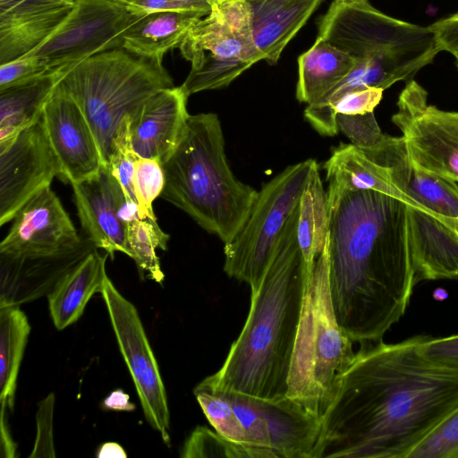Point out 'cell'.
<instances>
[{
    "label": "cell",
    "mask_w": 458,
    "mask_h": 458,
    "mask_svg": "<svg viewBox=\"0 0 458 458\" xmlns=\"http://www.w3.org/2000/svg\"><path fill=\"white\" fill-rule=\"evenodd\" d=\"M428 335L365 344L340 376L312 458H407L458 405V368L424 356Z\"/></svg>",
    "instance_id": "cell-1"
},
{
    "label": "cell",
    "mask_w": 458,
    "mask_h": 458,
    "mask_svg": "<svg viewBox=\"0 0 458 458\" xmlns=\"http://www.w3.org/2000/svg\"><path fill=\"white\" fill-rule=\"evenodd\" d=\"M329 284L338 323L353 342L382 340L417 284L402 199L328 182Z\"/></svg>",
    "instance_id": "cell-2"
},
{
    "label": "cell",
    "mask_w": 458,
    "mask_h": 458,
    "mask_svg": "<svg viewBox=\"0 0 458 458\" xmlns=\"http://www.w3.org/2000/svg\"><path fill=\"white\" fill-rule=\"evenodd\" d=\"M300 204V203H299ZM299 206L286 221L250 311L221 368L200 383L266 399L286 396L310 273L297 236Z\"/></svg>",
    "instance_id": "cell-3"
},
{
    "label": "cell",
    "mask_w": 458,
    "mask_h": 458,
    "mask_svg": "<svg viewBox=\"0 0 458 458\" xmlns=\"http://www.w3.org/2000/svg\"><path fill=\"white\" fill-rule=\"evenodd\" d=\"M162 165L165 182L160 198L229 242L245 223L258 191L233 175L217 114H190L176 148Z\"/></svg>",
    "instance_id": "cell-4"
},
{
    "label": "cell",
    "mask_w": 458,
    "mask_h": 458,
    "mask_svg": "<svg viewBox=\"0 0 458 458\" xmlns=\"http://www.w3.org/2000/svg\"><path fill=\"white\" fill-rule=\"evenodd\" d=\"M318 36L356 61L334 89L336 96L408 81L441 52L429 26L393 18L368 1H333L319 21Z\"/></svg>",
    "instance_id": "cell-5"
},
{
    "label": "cell",
    "mask_w": 458,
    "mask_h": 458,
    "mask_svg": "<svg viewBox=\"0 0 458 458\" xmlns=\"http://www.w3.org/2000/svg\"><path fill=\"white\" fill-rule=\"evenodd\" d=\"M389 170L404 194L416 282L458 277V238L451 222L458 218V183L417 168L401 137L384 136L361 150Z\"/></svg>",
    "instance_id": "cell-6"
},
{
    "label": "cell",
    "mask_w": 458,
    "mask_h": 458,
    "mask_svg": "<svg viewBox=\"0 0 458 458\" xmlns=\"http://www.w3.org/2000/svg\"><path fill=\"white\" fill-rule=\"evenodd\" d=\"M174 86L163 63L120 47L66 67L56 88L83 113L106 165L124 117L157 91Z\"/></svg>",
    "instance_id": "cell-7"
},
{
    "label": "cell",
    "mask_w": 458,
    "mask_h": 458,
    "mask_svg": "<svg viewBox=\"0 0 458 458\" xmlns=\"http://www.w3.org/2000/svg\"><path fill=\"white\" fill-rule=\"evenodd\" d=\"M352 343L338 323L332 303L327 233L305 286L286 396L321 420L340 376L355 356Z\"/></svg>",
    "instance_id": "cell-8"
},
{
    "label": "cell",
    "mask_w": 458,
    "mask_h": 458,
    "mask_svg": "<svg viewBox=\"0 0 458 458\" xmlns=\"http://www.w3.org/2000/svg\"><path fill=\"white\" fill-rule=\"evenodd\" d=\"M200 384L193 394L222 437L270 450L277 458H312L321 420L300 403L287 396L266 399Z\"/></svg>",
    "instance_id": "cell-9"
},
{
    "label": "cell",
    "mask_w": 458,
    "mask_h": 458,
    "mask_svg": "<svg viewBox=\"0 0 458 458\" xmlns=\"http://www.w3.org/2000/svg\"><path fill=\"white\" fill-rule=\"evenodd\" d=\"M191 67L182 87L188 96L228 86L262 60L252 37L251 4L221 0L188 31L180 46Z\"/></svg>",
    "instance_id": "cell-10"
},
{
    "label": "cell",
    "mask_w": 458,
    "mask_h": 458,
    "mask_svg": "<svg viewBox=\"0 0 458 458\" xmlns=\"http://www.w3.org/2000/svg\"><path fill=\"white\" fill-rule=\"evenodd\" d=\"M314 159L287 166L258 191L250 214L224 247V271L258 289L273 257L280 233L297 208L314 167Z\"/></svg>",
    "instance_id": "cell-11"
},
{
    "label": "cell",
    "mask_w": 458,
    "mask_h": 458,
    "mask_svg": "<svg viewBox=\"0 0 458 458\" xmlns=\"http://www.w3.org/2000/svg\"><path fill=\"white\" fill-rule=\"evenodd\" d=\"M393 123L402 132L410 161L419 169L458 183V112L428 102V92L413 79L397 100Z\"/></svg>",
    "instance_id": "cell-12"
},
{
    "label": "cell",
    "mask_w": 458,
    "mask_h": 458,
    "mask_svg": "<svg viewBox=\"0 0 458 458\" xmlns=\"http://www.w3.org/2000/svg\"><path fill=\"white\" fill-rule=\"evenodd\" d=\"M140 18L117 0H77L55 32L28 55L62 69L123 47L126 32Z\"/></svg>",
    "instance_id": "cell-13"
},
{
    "label": "cell",
    "mask_w": 458,
    "mask_h": 458,
    "mask_svg": "<svg viewBox=\"0 0 458 458\" xmlns=\"http://www.w3.org/2000/svg\"><path fill=\"white\" fill-rule=\"evenodd\" d=\"M117 344L146 420L170 443V412L158 364L136 307L106 277L101 292Z\"/></svg>",
    "instance_id": "cell-14"
},
{
    "label": "cell",
    "mask_w": 458,
    "mask_h": 458,
    "mask_svg": "<svg viewBox=\"0 0 458 458\" xmlns=\"http://www.w3.org/2000/svg\"><path fill=\"white\" fill-rule=\"evenodd\" d=\"M61 170L40 120L0 148V225L12 221Z\"/></svg>",
    "instance_id": "cell-15"
},
{
    "label": "cell",
    "mask_w": 458,
    "mask_h": 458,
    "mask_svg": "<svg viewBox=\"0 0 458 458\" xmlns=\"http://www.w3.org/2000/svg\"><path fill=\"white\" fill-rule=\"evenodd\" d=\"M72 187L85 237L111 259L116 251L129 256L126 226L140 217L137 203L104 165L97 175Z\"/></svg>",
    "instance_id": "cell-16"
},
{
    "label": "cell",
    "mask_w": 458,
    "mask_h": 458,
    "mask_svg": "<svg viewBox=\"0 0 458 458\" xmlns=\"http://www.w3.org/2000/svg\"><path fill=\"white\" fill-rule=\"evenodd\" d=\"M0 254L38 257L60 253L78 245L80 235L57 195L47 187L15 215Z\"/></svg>",
    "instance_id": "cell-17"
},
{
    "label": "cell",
    "mask_w": 458,
    "mask_h": 458,
    "mask_svg": "<svg viewBox=\"0 0 458 458\" xmlns=\"http://www.w3.org/2000/svg\"><path fill=\"white\" fill-rule=\"evenodd\" d=\"M40 122L58 161L61 176L71 185L97 175L103 165L93 131L77 104L56 86Z\"/></svg>",
    "instance_id": "cell-18"
},
{
    "label": "cell",
    "mask_w": 458,
    "mask_h": 458,
    "mask_svg": "<svg viewBox=\"0 0 458 458\" xmlns=\"http://www.w3.org/2000/svg\"><path fill=\"white\" fill-rule=\"evenodd\" d=\"M188 94L181 86L161 89L129 114V131L140 157L164 164L176 148L189 113Z\"/></svg>",
    "instance_id": "cell-19"
},
{
    "label": "cell",
    "mask_w": 458,
    "mask_h": 458,
    "mask_svg": "<svg viewBox=\"0 0 458 458\" xmlns=\"http://www.w3.org/2000/svg\"><path fill=\"white\" fill-rule=\"evenodd\" d=\"M94 249L93 243L83 237L75 247L54 255L12 257L0 254V306H20L47 295Z\"/></svg>",
    "instance_id": "cell-20"
},
{
    "label": "cell",
    "mask_w": 458,
    "mask_h": 458,
    "mask_svg": "<svg viewBox=\"0 0 458 458\" xmlns=\"http://www.w3.org/2000/svg\"><path fill=\"white\" fill-rule=\"evenodd\" d=\"M77 0H0V64L24 56L62 24Z\"/></svg>",
    "instance_id": "cell-21"
},
{
    "label": "cell",
    "mask_w": 458,
    "mask_h": 458,
    "mask_svg": "<svg viewBox=\"0 0 458 458\" xmlns=\"http://www.w3.org/2000/svg\"><path fill=\"white\" fill-rule=\"evenodd\" d=\"M322 0H257L251 4L252 37L262 60L275 64Z\"/></svg>",
    "instance_id": "cell-22"
},
{
    "label": "cell",
    "mask_w": 458,
    "mask_h": 458,
    "mask_svg": "<svg viewBox=\"0 0 458 458\" xmlns=\"http://www.w3.org/2000/svg\"><path fill=\"white\" fill-rule=\"evenodd\" d=\"M107 256L100 255L98 249H94L47 295L50 315L58 330L75 323L81 317L89 299L96 293H101L107 276Z\"/></svg>",
    "instance_id": "cell-23"
},
{
    "label": "cell",
    "mask_w": 458,
    "mask_h": 458,
    "mask_svg": "<svg viewBox=\"0 0 458 458\" xmlns=\"http://www.w3.org/2000/svg\"><path fill=\"white\" fill-rule=\"evenodd\" d=\"M65 68L0 90V148L40 120Z\"/></svg>",
    "instance_id": "cell-24"
},
{
    "label": "cell",
    "mask_w": 458,
    "mask_h": 458,
    "mask_svg": "<svg viewBox=\"0 0 458 458\" xmlns=\"http://www.w3.org/2000/svg\"><path fill=\"white\" fill-rule=\"evenodd\" d=\"M203 16L193 13L162 12L141 16L126 32L123 48L163 63L165 54L180 47L190 29Z\"/></svg>",
    "instance_id": "cell-25"
},
{
    "label": "cell",
    "mask_w": 458,
    "mask_h": 458,
    "mask_svg": "<svg viewBox=\"0 0 458 458\" xmlns=\"http://www.w3.org/2000/svg\"><path fill=\"white\" fill-rule=\"evenodd\" d=\"M355 64L348 54L318 36L298 58L296 98L308 105L314 103L340 83Z\"/></svg>",
    "instance_id": "cell-26"
},
{
    "label": "cell",
    "mask_w": 458,
    "mask_h": 458,
    "mask_svg": "<svg viewBox=\"0 0 458 458\" xmlns=\"http://www.w3.org/2000/svg\"><path fill=\"white\" fill-rule=\"evenodd\" d=\"M327 180L351 191H375L404 200L389 170L369 159L353 144L341 143L324 164Z\"/></svg>",
    "instance_id": "cell-27"
},
{
    "label": "cell",
    "mask_w": 458,
    "mask_h": 458,
    "mask_svg": "<svg viewBox=\"0 0 458 458\" xmlns=\"http://www.w3.org/2000/svg\"><path fill=\"white\" fill-rule=\"evenodd\" d=\"M30 332L19 305L0 306V403L13 411L17 377Z\"/></svg>",
    "instance_id": "cell-28"
},
{
    "label": "cell",
    "mask_w": 458,
    "mask_h": 458,
    "mask_svg": "<svg viewBox=\"0 0 458 458\" xmlns=\"http://www.w3.org/2000/svg\"><path fill=\"white\" fill-rule=\"evenodd\" d=\"M327 233V193L317 165L300 199L297 227L299 244L310 275L316 258L324 249Z\"/></svg>",
    "instance_id": "cell-29"
},
{
    "label": "cell",
    "mask_w": 458,
    "mask_h": 458,
    "mask_svg": "<svg viewBox=\"0 0 458 458\" xmlns=\"http://www.w3.org/2000/svg\"><path fill=\"white\" fill-rule=\"evenodd\" d=\"M170 236L158 225L156 216L139 217L126 226V242L131 258L142 276L161 284L162 272L157 250H165Z\"/></svg>",
    "instance_id": "cell-30"
},
{
    "label": "cell",
    "mask_w": 458,
    "mask_h": 458,
    "mask_svg": "<svg viewBox=\"0 0 458 458\" xmlns=\"http://www.w3.org/2000/svg\"><path fill=\"white\" fill-rule=\"evenodd\" d=\"M182 458L227 457V458H277L270 450L232 442L216 431L202 426L197 427L185 441Z\"/></svg>",
    "instance_id": "cell-31"
},
{
    "label": "cell",
    "mask_w": 458,
    "mask_h": 458,
    "mask_svg": "<svg viewBox=\"0 0 458 458\" xmlns=\"http://www.w3.org/2000/svg\"><path fill=\"white\" fill-rule=\"evenodd\" d=\"M165 172L156 159L139 157L133 173V190L140 217L155 216L152 204L165 187Z\"/></svg>",
    "instance_id": "cell-32"
},
{
    "label": "cell",
    "mask_w": 458,
    "mask_h": 458,
    "mask_svg": "<svg viewBox=\"0 0 458 458\" xmlns=\"http://www.w3.org/2000/svg\"><path fill=\"white\" fill-rule=\"evenodd\" d=\"M407 458H458V405L413 448Z\"/></svg>",
    "instance_id": "cell-33"
},
{
    "label": "cell",
    "mask_w": 458,
    "mask_h": 458,
    "mask_svg": "<svg viewBox=\"0 0 458 458\" xmlns=\"http://www.w3.org/2000/svg\"><path fill=\"white\" fill-rule=\"evenodd\" d=\"M139 157L131 145L129 131V114H127L123 120L114 140L109 160L104 166L118 181L126 196L135 202L133 173L135 162Z\"/></svg>",
    "instance_id": "cell-34"
},
{
    "label": "cell",
    "mask_w": 458,
    "mask_h": 458,
    "mask_svg": "<svg viewBox=\"0 0 458 458\" xmlns=\"http://www.w3.org/2000/svg\"><path fill=\"white\" fill-rule=\"evenodd\" d=\"M338 131H342L360 150L377 146L384 138L374 112L364 114H343L335 116Z\"/></svg>",
    "instance_id": "cell-35"
},
{
    "label": "cell",
    "mask_w": 458,
    "mask_h": 458,
    "mask_svg": "<svg viewBox=\"0 0 458 458\" xmlns=\"http://www.w3.org/2000/svg\"><path fill=\"white\" fill-rule=\"evenodd\" d=\"M60 70V69H58ZM57 70L30 55L0 64V90L35 80Z\"/></svg>",
    "instance_id": "cell-36"
},
{
    "label": "cell",
    "mask_w": 458,
    "mask_h": 458,
    "mask_svg": "<svg viewBox=\"0 0 458 458\" xmlns=\"http://www.w3.org/2000/svg\"><path fill=\"white\" fill-rule=\"evenodd\" d=\"M125 5L139 17L162 12L193 13L205 17L211 11L207 0H131Z\"/></svg>",
    "instance_id": "cell-37"
},
{
    "label": "cell",
    "mask_w": 458,
    "mask_h": 458,
    "mask_svg": "<svg viewBox=\"0 0 458 458\" xmlns=\"http://www.w3.org/2000/svg\"><path fill=\"white\" fill-rule=\"evenodd\" d=\"M55 394L50 393L38 406L37 434L30 458L55 457L53 437Z\"/></svg>",
    "instance_id": "cell-38"
},
{
    "label": "cell",
    "mask_w": 458,
    "mask_h": 458,
    "mask_svg": "<svg viewBox=\"0 0 458 458\" xmlns=\"http://www.w3.org/2000/svg\"><path fill=\"white\" fill-rule=\"evenodd\" d=\"M383 89L366 88L349 91L344 94L334 104L332 110L335 116L343 114H364L374 112L383 96Z\"/></svg>",
    "instance_id": "cell-39"
},
{
    "label": "cell",
    "mask_w": 458,
    "mask_h": 458,
    "mask_svg": "<svg viewBox=\"0 0 458 458\" xmlns=\"http://www.w3.org/2000/svg\"><path fill=\"white\" fill-rule=\"evenodd\" d=\"M420 351L436 361L458 368V334L439 338L428 336Z\"/></svg>",
    "instance_id": "cell-40"
},
{
    "label": "cell",
    "mask_w": 458,
    "mask_h": 458,
    "mask_svg": "<svg viewBox=\"0 0 458 458\" xmlns=\"http://www.w3.org/2000/svg\"><path fill=\"white\" fill-rule=\"evenodd\" d=\"M436 35L441 51L458 54V12L429 25Z\"/></svg>",
    "instance_id": "cell-41"
},
{
    "label": "cell",
    "mask_w": 458,
    "mask_h": 458,
    "mask_svg": "<svg viewBox=\"0 0 458 458\" xmlns=\"http://www.w3.org/2000/svg\"><path fill=\"white\" fill-rule=\"evenodd\" d=\"M7 410L1 408L0 419V456L2 458L15 457L16 444L10 434L7 424Z\"/></svg>",
    "instance_id": "cell-42"
},
{
    "label": "cell",
    "mask_w": 458,
    "mask_h": 458,
    "mask_svg": "<svg viewBox=\"0 0 458 458\" xmlns=\"http://www.w3.org/2000/svg\"><path fill=\"white\" fill-rule=\"evenodd\" d=\"M102 407L117 411H132L135 404L130 402V396L123 389H116L105 398Z\"/></svg>",
    "instance_id": "cell-43"
},
{
    "label": "cell",
    "mask_w": 458,
    "mask_h": 458,
    "mask_svg": "<svg viewBox=\"0 0 458 458\" xmlns=\"http://www.w3.org/2000/svg\"><path fill=\"white\" fill-rule=\"evenodd\" d=\"M97 456L98 458H125L124 449L115 442L104 443L99 446Z\"/></svg>",
    "instance_id": "cell-44"
},
{
    "label": "cell",
    "mask_w": 458,
    "mask_h": 458,
    "mask_svg": "<svg viewBox=\"0 0 458 458\" xmlns=\"http://www.w3.org/2000/svg\"><path fill=\"white\" fill-rule=\"evenodd\" d=\"M450 228L458 238V218L451 222Z\"/></svg>",
    "instance_id": "cell-45"
},
{
    "label": "cell",
    "mask_w": 458,
    "mask_h": 458,
    "mask_svg": "<svg viewBox=\"0 0 458 458\" xmlns=\"http://www.w3.org/2000/svg\"><path fill=\"white\" fill-rule=\"evenodd\" d=\"M336 2H360V1H368V0H333Z\"/></svg>",
    "instance_id": "cell-46"
},
{
    "label": "cell",
    "mask_w": 458,
    "mask_h": 458,
    "mask_svg": "<svg viewBox=\"0 0 458 458\" xmlns=\"http://www.w3.org/2000/svg\"><path fill=\"white\" fill-rule=\"evenodd\" d=\"M210 4H212L215 2L221 1V0H207ZM248 2H255L257 0H246Z\"/></svg>",
    "instance_id": "cell-47"
},
{
    "label": "cell",
    "mask_w": 458,
    "mask_h": 458,
    "mask_svg": "<svg viewBox=\"0 0 458 458\" xmlns=\"http://www.w3.org/2000/svg\"><path fill=\"white\" fill-rule=\"evenodd\" d=\"M117 1L122 2L123 4H127V3H129L131 0H117Z\"/></svg>",
    "instance_id": "cell-48"
},
{
    "label": "cell",
    "mask_w": 458,
    "mask_h": 458,
    "mask_svg": "<svg viewBox=\"0 0 458 458\" xmlns=\"http://www.w3.org/2000/svg\"><path fill=\"white\" fill-rule=\"evenodd\" d=\"M455 59H456V65H457V68H458V54L454 55Z\"/></svg>",
    "instance_id": "cell-49"
}]
</instances>
